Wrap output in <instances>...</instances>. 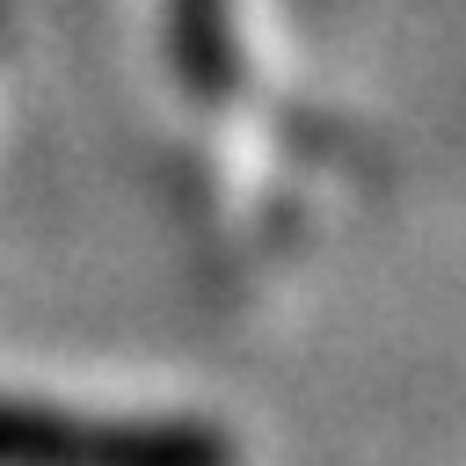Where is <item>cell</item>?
<instances>
[{
    "mask_svg": "<svg viewBox=\"0 0 466 466\" xmlns=\"http://www.w3.org/2000/svg\"><path fill=\"white\" fill-rule=\"evenodd\" d=\"M160 22H167V66L197 102H233L248 87L233 0H160Z\"/></svg>",
    "mask_w": 466,
    "mask_h": 466,
    "instance_id": "obj_2",
    "label": "cell"
},
{
    "mask_svg": "<svg viewBox=\"0 0 466 466\" xmlns=\"http://www.w3.org/2000/svg\"><path fill=\"white\" fill-rule=\"evenodd\" d=\"M0 466H240L204 415H87L0 393Z\"/></svg>",
    "mask_w": 466,
    "mask_h": 466,
    "instance_id": "obj_1",
    "label": "cell"
}]
</instances>
